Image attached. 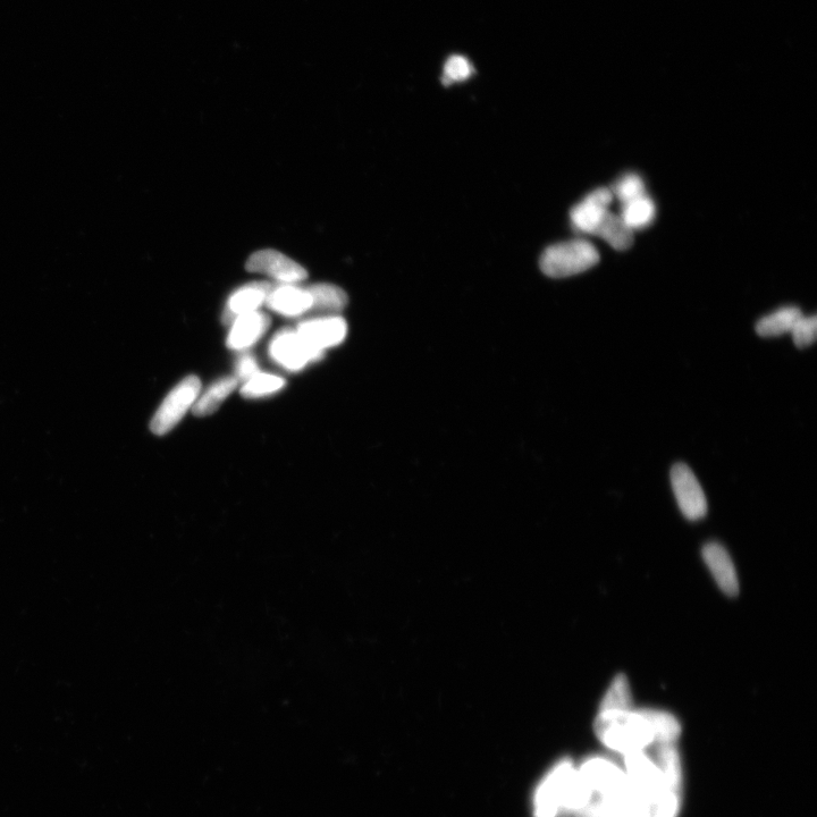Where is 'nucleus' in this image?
I'll use <instances>...</instances> for the list:
<instances>
[{"label":"nucleus","instance_id":"1","mask_svg":"<svg viewBox=\"0 0 817 817\" xmlns=\"http://www.w3.org/2000/svg\"><path fill=\"white\" fill-rule=\"evenodd\" d=\"M591 790L570 758H562L538 781L532 797L533 817L577 816L591 802Z\"/></svg>","mask_w":817,"mask_h":817},{"label":"nucleus","instance_id":"2","mask_svg":"<svg viewBox=\"0 0 817 817\" xmlns=\"http://www.w3.org/2000/svg\"><path fill=\"white\" fill-rule=\"evenodd\" d=\"M594 729L605 747L621 755L643 752L656 745L652 724L643 709L598 712Z\"/></svg>","mask_w":817,"mask_h":817},{"label":"nucleus","instance_id":"3","mask_svg":"<svg viewBox=\"0 0 817 817\" xmlns=\"http://www.w3.org/2000/svg\"><path fill=\"white\" fill-rule=\"evenodd\" d=\"M600 258L591 242L577 239L547 248L539 265L546 276L552 279H566L588 271L597 265Z\"/></svg>","mask_w":817,"mask_h":817},{"label":"nucleus","instance_id":"4","mask_svg":"<svg viewBox=\"0 0 817 817\" xmlns=\"http://www.w3.org/2000/svg\"><path fill=\"white\" fill-rule=\"evenodd\" d=\"M200 393V378L195 375L185 377L160 404L150 423L151 432L158 436L170 433L193 407Z\"/></svg>","mask_w":817,"mask_h":817},{"label":"nucleus","instance_id":"5","mask_svg":"<svg viewBox=\"0 0 817 817\" xmlns=\"http://www.w3.org/2000/svg\"><path fill=\"white\" fill-rule=\"evenodd\" d=\"M268 351L269 356L277 365L290 372H299L311 362L319 361L324 357L323 352L311 349L297 330H291V328H285L275 334Z\"/></svg>","mask_w":817,"mask_h":817},{"label":"nucleus","instance_id":"6","mask_svg":"<svg viewBox=\"0 0 817 817\" xmlns=\"http://www.w3.org/2000/svg\"><path fill=\"white\" fill-rule=\"evenodd\" d=\"M671 484L679 509L687 519L697 521L707 513V501L693 470L685 463H676L671 469Z\"/></svg>","mask_w":817,"mask_h":817},{"label":"nucleus","instance_id":"7","mask_svg":"<svg viewBox=\"0 0 817 817\" xmlns=\"http://www.w3.org/2000/svg\"><path fill=\"white\" fill-rule=\"evenodd\" d=\"M247 269L251 273L271 277L281 284H299L308 277L306 269L297 261L273 249L260 250L252 254L247 261Z\"/></svg>","mask_w":817,"mask_h":817},{"label":"nucleus","instance_id":"8","mask_svg":"<svg viewBox=\"0 0 817 817\" xmlns=\"http://www.w3.org/2000/svg\"><path fill=\"white\" fill-rule=\"evenodd\" d=\"M297 332L311 349L324 353L347 338L348 324L340 315L322 316L303 320Z\"/></svg>","mask_w":817,"mask_h":817},{"label":"nucleus","instance_id":"9","mask_svg":"<svg viewBox=\"0 0 817 817\" xmlns=\"http://www.w3.org/2000/svg\"><path fill=\"white\" fill-rule=\"evenodd\" d=\"M613 192L609 189H597L577 206L571 209L572 225L581 233L595 234L609 212Z\"/></svg>","mask_w":817,"mask_h":817},{"label":"nucleus","instance_id":"10","mask_svg":"<svg viewBox=\"0 0 817 817\" xmlns=\"http://www.w3.org/2000/svg\"><path fill=\"white\" fill-rule=\"evenodd\" d=\"M265 305L276 314L299 317L311 311L313 298L307 288L298 284H281L269 291Z\"/></svg>","mask_w":817,"mask_h":817},{"label":"nucleus","instance_id":"11","mask_svg":"<svg viewBox=\"0 0 817 817\" xmlns=\"http://www.w3.org/2000/svg\"><path fill=\"white\" fill-rule=\"evenodd\" d=\"M702 557L721 591L728 596H737L739 579L728 551L719 543H709L703 547Z\"/></svg>","mask_w":817,"mask_h":817},{"label":"nucleus","instance_id":"12","mask_svg":"<svg viewBox=\"0 0 817 817\" xmlns=\"http://www.w3.org/2000/svg\"><path fill=\"white\" fill-rule=\"evenodd\" d=\"M269 326L271 318L259 310L235 318L227 336V348L234 351L249 349L263 338Z\"/></svg>","mask_w":817,"mask_h":817},{"label":"nucleus","instance_id":"13","mask_svg":"<svg viewBox=\"0 0 817 817\" xmlns=\"http://www.w3.org/2000/svg\"><path fill=\"white\" fill-rule=\"evenodd\" d=\"M272 284L265 282L250 283L235 291L227 301L223 314V322L231 325L233 320L241 315L254 313L263 307Z\"/></svg>","mask_w":817,"mask_h":817},{"label":"nucleus","instance_id":"14","mask_svg":"<svg viewBox=\"0 0 817 817\" xmlns=\"http://www.w3.org/2000/svg\"><path fill=\"white\" fill-rule=\"evenodd\" d=\"M238 379L235 376H227L218 379L214 384L210 385L206 392L199 395L195 404H193V415L197 417H206L213 415L215 411L220 409L222 403L230 397L238 386Z\"/></svg>","mask_w":817,"mask_h":817},{"label":"nucleus","instance_id":"15","mask_svg":"<svg viewBox=\"0 0 817 817\" xmlns=\"http://www.w3.org/2000/svg\"><path fill=\"white\" fill-rule=\"evenodd\" d=\"M307 290L313 298L311 311H318L324 316L340 315L348 305V296L339 286L319 283L308 286Z\"/></svg>","mask_w":817,"mask_h":817},{"label":"nucleus","instance_id":"16","mask_svg":"<svg viewBox=\"0 0 817 817\" xmlns=\"http://www.w3.org/2000/svg\"><path fill=\"white\" fill-rule=\"evenodd\" d=\"M802 316V310L797 307L780 308L758 320L756 332L762 338H777V336L790 333Z\"/></svg>","mask_w":817,"mask_h":817},{"label":"nucleus","instance_id":"17","mask_svg":"<svg viewBox=\"0 0 817 817\" xmlns=\"http://www.w3.org/2000/svg\"><path fill=\"white\" fill-rule=\"evenodd\" d=\"M595 235L604 239L613 249L628 250L634 243V231L623 222L621 217L609 213L598 227Z\"/></svg>","mask_w":817,"mask_h":817},{"label":"nucleus","instance_id":"18","mask_svg":"<svg viewBox=\"0 0 817 817\" xmlns=\"http://www.w3.org/2000/svg\"><path fill=\"white\" fill-rule=\"evenodd\" d=\"M633 709V695H631L629 680L625 675H618L606 690L598 712H623Z\"/></svg>","mask_w":817,"mask_h":817},{"label":"nucleus","instance_id":"19","mask_svg":"<svg viewBox=\"0 0 817 817\" xmlns=\"http://www.w3.org/2000/svg\"><path fill=\"white\" fill-rule=\"evenodd\" d=\"M643 712L652 724L656 745L677 744L681 735V724L675 715L652 709H643Z\"/></svg>","mask_w":817,"mask_h":817},{"label":"nucleus","instance_id":"20","mask_svg":"<svg viewBox=\"0 0 817 817\" xmlns=\"http://www.w3.org/2000/svg\"><path fill=\"white\" fill-rule=\"evenodd\" d=\"M655 213L653 200L645 195L627 202L622 210L621 218L631 230L635 231L650 225L654 221Z\"/></svg>","mask_w":817,"mask_h":817},{"label":"nucleus","instance_id":"21","mask_svg":"<svg viewBox=\"0 0 817 817\" xmlns=\"http://www.w3.org/2000/svg\"><path fill=\"white\" fill-rule=\"evenodd\" d=\"M285 384V379L280 376L258 373L244 383L241 395L246 399L264 398L281 391Z\"/></svg>","mask_w":817,"mask_h":817},{"label":"nucleus","instance_id":"22","mask_svg":"<svg viewBox=\"0 0 817 817\" xmlns=\"http://www.w3.org/2000/svg\"><path fill=\"white\" fill-rule=\"evenodd\" d=\"M613 192L623 204H627L629 201L645 196V185L637 174H627L619 180Z\"/></svg>","mask_w":817,"mask_h":817},{"label":"nucleus","instance_id":"23","mask_svg":"<svg viewBox=\"0 0 817 817\" xmlns=\"http://www.w3.org/2000/svg\"><path fill=\"white\" fill-rule=\"evenodd\" d=\"M816 332H817V318L816 316H802L799 318L798 322L794 326L793 330H791V334H793V340L796 344V347L799 349H805L811 347V345L816 340Z\"/></svg>","mask_w":817,"mask_h":817},{"label":"nucleus","instance_id":"24","mask_svg":"<svg viewBox=\"0 0 817 817\" xmlns=\"http://www.w3.org/2000/svg\"><path fill=\"white\" fill-rule=\"evenodd\" d=\"M473 66L467 58L462 56H452L445 64L444 80L445 84L452 82H462L471 77Z\"/></svg>","mask_w":817,"mask_h":817},{"label":"nucleus","instance_id":"25","mask_svg":"<svg viewBox=\"0 0 817 817\" xmlns=\"http://www.w3.org/2000/svg\"><path fill=\"white\" fill-rule=\"evenodd\" d=\"M259 372V366L256 358L249 353L246 355H242L238 361L237 366H235V378L238 379V382L246 383L249 381L251 377H254Z\"/></svg>","mask_w":817,"mask_h":817}]
</instances>
